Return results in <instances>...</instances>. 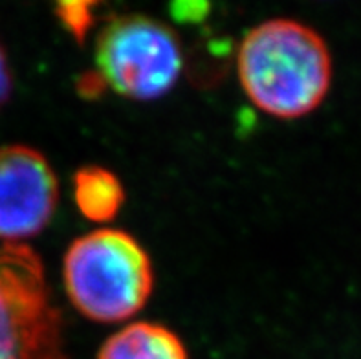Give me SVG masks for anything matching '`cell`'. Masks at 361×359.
I'll return each instance as SVG.
<instances>
[{
  "instance_id": "277c9868",
  "label": "cell",
  "mask_w": 361,
  "mask_h": 359,
  "mask_svg": "<svg viewBox=\"0 0 361 359\" xmlns=\"http://www.w3.org/2000/svg\"><path fill=\"white\" fill-rule=\"evenodd\" d=\"M183 54L178 35L149 15H119L101 28L96 72L121 97L154 101L178 83Z\"/></svg>"
},
{
  "instance_id": "52a82bcc",
  "label": "cell",
  "mask_w": 361,
  "mask_h": 359,
  "mask_svg": "<svg viewBox=\"0 0 361 359\" xmlns=\"http://www.w3.org/2000/svg\"><path fill=\"white\" fill-rule=\"evenodd\" d=\"M73 202L90 222H110L125 204L123 183L109 169L82 165L73 174Z\"/></svg>"
},
{
  "instance_id": "ba28073f",
  "label": "cell",
  "mask_w": 361,
  "mask_h": 359,
  "mask_svg": "<svg viewBox=\"0 0 361 359\" xmlns=\"http://www.w3.org/2000/svg\"><path fill=\"white\" fill-rule=\"evenodd\" d=\"M94 8H97L96 2H59L55 6V15L64 30H68L70 35L81 42L94 26Z\"/></svg>"
},
{
  "instance_id": "3957f363",
  "label": "cell",
  "mask_w": 361,
  "mask_h": 359,
  "mask_svg": "<svg viewBox=\"0 0 361 359\" xmlns=\"http://www.w3.org/2000/svg\"><path fill=\"white\" fill-rule=\"evenodd\" d=\"M0 359H70L41 257L0 244Z\"/></svg>"
},
{
  "instance_id": "8992f818",
  "label": "cell",
  "mask_w": 361,
  "mask_h": 359,
  "mask_svg": "<svg viewBox=\"0 0 361 359\" xmlns=\"http://www.w3.org/2000/svg\"><path fill=\"white\" fill-rule=\"evenodd\" d=\"M97 359H189V354L171 328L137 321L112 334L101 345Z\"/></svg>"
},
{
  "instance_id": "6da1fadb",
  "label": "cell",
  "mask_w": 361,
  "mask_h": 359,
  "mask_svg": "<svg viewBox=\"0 0 361 359\" xmlns=\"http://www.w3.org/2000/svg\"><path fill=\"white\" fill-rule=\"evenodd\" d=\"M237 75L257 109L277 119L308 116L323 103L332 81L325 39L293 18L253 26L237 50Z\"/></svg>"
},
{
  "instance_id": "5b68a950",
  "label": "cell",
  "mask_w": 361,
  "mask_h": 359,
  "mask_svg": "<svg viewBox=\"0 0 361 359\" xmlns=\"http://www.w3.org/2000/svg\"><path fill=\"white\" fill-rule=\"evenodd\" d=\"M59 204V180L42 152L0 147V244H26L41 235Z\"/></svg>"
},
{
  "instance_id": "9c48e42d",
  "label": "cell",
  "mask_w": 361,
  "mask_h": 359,
  "mask_svg": "<svg viewBox=\"0 0 361 359\" xmlns=\"http://www.w3.org/2000/svg\"><path fill=\"white\" fill-rule=\"evenodd\" d=\"M11 92H13V73L9 68L8 54H6L4 46L0 44V109L8 103Z\"/></svg>"
},
{
  "instance_id": "7a4b0ae2",
  "label": "cell",
  "mask_w": 361,
  "mask_h": 359,
  "mask_svg": "<svg viewBox=\"0 0 361 359\" xmlns=\"http://www.w3.org/2000/svg\"><path fill=\"white\" fill-rule=\"evenodd\" d=\"M63 284L82 317L121 323L147 305L154 288V269L145 248L130 233L101 228L68 245Z\"/></svg>"
}]
</instances>
